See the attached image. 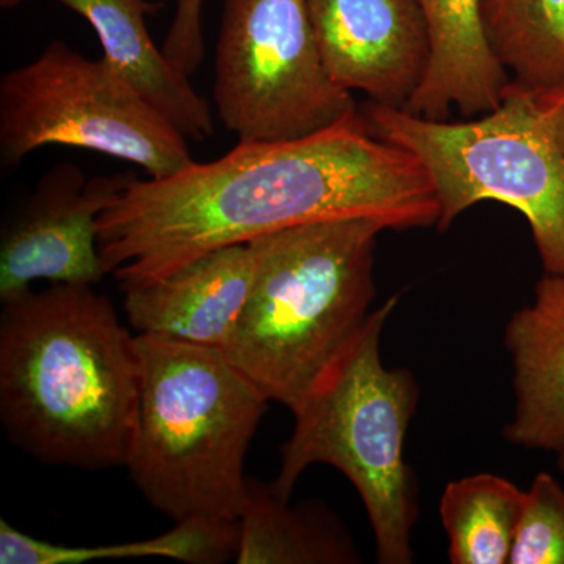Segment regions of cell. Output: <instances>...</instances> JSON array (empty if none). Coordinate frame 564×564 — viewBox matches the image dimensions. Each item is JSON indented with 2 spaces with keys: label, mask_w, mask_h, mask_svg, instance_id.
Returning a JSON list of instances; mask_svg holds the SVG:
<instances>
[{
  "label": "cell",
  "mask_w": 564,
  "mask_h": 564,
  "mask_svg": "<svg viewBox=\"0 0 564 564\" xmlns=\"http://www.w3.org/2000/svg\"><path fill=\"white\" fill-rule=\"evenodd\" d=\"M350 218L395 231L441 218L422 163L373 133L361 110L303 139L237 143L172 176L126 174L99 217V252L121 289L265 234Z\"/></svg>",
  "instance_id": "1"
},
{
  "label": "cell",
  "mask_w": 564,
  "mask_h": 564,
  "mask_svg": "<svg viewBox=\"0 0 564 564\" xmlns=\"http://www.w3.org/2000/svg\"><path fill=\"white\" fill-rule=\"evenodd\" d=\"M248 243L199 256L166 276L121 288L137 334L225 351L250 293Z\"/></svg>",
  "instance_id": "11"
},
{
  "label": "cell",
  "mask_w": 564,
  "mask_h": 564,
  "mask_svg": "<svg viewBox=\"0 0 564 564\" xmlns=\"http://www.w3.org/2000/svg\"><path fill=\"white\" fill-rule=\"evenodd\" d=\"M126 174L87 180L74 163H57L7 223L0 240V302L31 291L33 282L98 284L107 274L98 221Z\"/></svg>",
  "instance_id": "9"
},
{
  "label": "cell",
  "mask_w": 564,
  "mask_h": 564,
  "mask_svg": "<svg viewBox=\"0 0 564 564\" xmlns=\"http://www.w3.org/2000/svg\"><path fill=\"white\" fill-rule=\"evenodd\" d=\"M337 84L404 109L429 68L430 32L419 0H304Z\"/></svg>",
  "instance_id": "10"
},
{
  "label": "cell",
  "mask_w": 564,
  "mask_h": 564,
  "mask_svg": "<svg viewBox=\"0 0 564 564\" xmlns=\"http://www.w3.org/2000/svg\"><path fill=\"white\" fill-rule=\"evenodd\" d=\"M366 218L293 226L251 240V289L223 351L270 402L293 411L361 329L375 299Z\"/></svg>",
  "instance_id": "4"
},
{
  "label": "cell",
  "mask_w": 564,
  "mask_h": 564,
  "mask_svg": "<svg viewBox=\"0 0 564 564\" xmlns=\"http://www.w3.org/2000/svg\"><path fill=\"white\" fill-rule=\"evenodd\" d=\"M28 0H0L13 9ZM88 21L107 62L131 82L147 101L162 111L187 139L214 133L209 104L196 93L187 74L174 68L152 40L147 20L158 10L151 0H57Z\"/></svg>",
  "instance_id": "14"
},
{
  "label": "cell",
  "mask_w": 564,
  "mask_h": 564,
  "mask_svg": "<svg viewBox=\"0 0 564 564\" xmlns=\"http://www.w3.org/2000/svg\"><path fill=\"white\" fill-rule=\"evenodd\" d=\"M239 522L188 519L150 540L109 545H63L29 536L0 522V564H84L96 560L163 556L191 564H220L236 558Z\"/></svg>",
  "instance_id": "16"
},
{
  "label": "cell",
  "mask_w": 564,
  "mask_h": 564,
  "mask_svg": "<svg viewBox=\"0 0 564 564\" xmlns=\"http://www.w3.org/2000/svg\"><path fill=\"white\" fill-rule=\"evenodd\" d=\"M430 32L429 68L403 110L447 120L456 107L474 118L496 110L510 74L486 40L480 0H419Z\"/></svg>",
  "instance_id": "13"
},
{
  "label": "cell",
  "mask_w": 564,
  "mask_h": 564,
  "mask_svg": "<svg viewBox=\"0 0 564 564\" xmlns=\"http://www.w3.org/2000/svg\"><path fill=\"white\" fill-rule=\"evenodd\" d=\"M237 564L358 562L350 538L321 505L291 507L272 486L248 480L239 518Z\"/></svg>",
  "instance_id": "15"
},
{
  "label": "cell",
  "mask_w": 564,
  "mask_h": 564,
  "mask_svg": "<svg viewBox=\"0 0 564 564\" xmlns=\"http://www.w3.org/2000/svg\"><path fill=\"white\" fill-rule=\"evenodd\" d=\"M480 11L511 84L530 93L564 85V0H480Z\"/></svg>",
  "instance_id": "17"
},
{
  "label": "cell",
  "mask_w": 564,
  "mask_h": 564,
  "mask_svg": "<svg viewBox=\"0 0 564 564\" xmlns=\"http://www.w3.org/2000/svg\"><path fill=\"white\" fill-rule=\"evenodd\" d=\"M516 410L503 436L533 451H564V274L545 273L534 300L508 322Z\"/></svg>",
  "instance_id": "12"
},
{
  "label": "cell",
  "mask_w": 564,
  "mask_h": 564,
  "mask_svg": "<svg viewBox=\"0 0 564 564\" xmlns=\"http://www.w3.org/2000/svg\"><path fill=\"white\" fill-rule=\"evenodd\" d=\"M510 564H564V488L551 474L525 491Z\"/></svg>",
  "instance_id": "19"
},
{
  "label": "cell",
  "mask_w": 564,
  "mask_h": 564,
  "mask_svg": "<svg viewBox=\"0 0 564 564\" xmlns=\"http://www.w3.org/2000/svg\"><path fill=\"white\" fill-rule=\"evenodd\" d=\"M0 421L36 462L126 466L140 393L137 336L90 284H51L2 303Z\"/></svg>",
  "instance_id": "2"
},
{
  "label": "cell",
  "mask_w": 564,
  "mask_h": 564,
  "mask_svg": "<svg viewBox=\"0 0 564 564\" xmlns=\"http://www.w3.org/2000/svg\"><path fill=\"white\" fill-rule=\"evenodd\" d=\"M137 348L132 484L174 522H239L245 459L270 400L220 350L147 334Z\"/></svg>",
  "instance_id": "3"
},
{
  "label": "cell",
  "mask_w": 564,
  "mask_h": 564,
  "mask_svg": "<svg viewBox=\"0 0 564 564\" xmlns=\"http://www.w3.org/2000/svg\"><path fill=\"white\" fill-rule=\"evenodd\" d=\"M549 129L564 154V85L552 90L533 93Z\"/></svg>",
  "instance_id": "21"
},
{
  "label": "cell",
  "mask_w": 564,
  "mask_h": 564,
  "mask_svg": "<svg viewBox=\"0 0 564 564\" xmlns=\"http://www.w3.org/2000/svg\"><path fill=\"white\" fill-rule=\"evenodd\" d=\"M214 102L239 143L303 139L359 110L329 73L304 0H225Z\"/></svg>",
  "instance_id": "8"
},
{
  "label": "cell",
  "mask_w": 564,
  "mask_h": 564,
  "mask_svg": "<svg viewBox=\"0 0 564 564\" xmlns=\"http://www.w3.org/2000/svg\"><path fill=\"white\" fill-rule=\"evenodd\" d=\"M203 3L204 0H176V11L161 47L174 68L187 76L202 66L204 58Z\"/></svg>",
  "instance_id": "20"
},
{
  "label": "cell",
  "mask_w": 564,
  "mask_h": 564,
  "mask_svg": "<svg viewBox=\"0 0 564 564\" xmlns=\"http://www.w3.org/2000/svg\"><path fill=\"white\" fill-rule=\"evenodd\" d=\"M525 491L507 478L477 474L445 486L441 521L454 564H510Z\"/></svg>",
  "instance_id": "18"
},
{
  "label": "cell",
  "mask_w": 564,
  "mask_h": 564,
  "mask_svg": "<svg viewBox=\"0 0 564 564\" xmlns=\"http://www.w3.org/2000/svg\"><path fill=\"white\" fill-rule=\"evenodd\" d=\"M362 113L373 133L422 163L440 202L441 231L475 204H507L529 221L545 273L564 274V154L533 93L510 82L496 110L466 121L375 102Z\"/></svg>",
  "instance_id": "6"
},
{
  "label": "cell",
  "mask_w": 564,
  "mask_h": 564,
  "mask_svg": "<svg viewBox=\"0 0 564 564\" xmlns=\"http://www.w3.org/2000/svg\"><path fill=\"white\" fill-rule=\"evenodd\" d=\"M50 144L122 159L154 180L195 162L187 137L106 58L91 61L61 40L0 80L2 169Z\"/></svg>",
  "instance_id": "7"
},
{
  "label": "cell",
  "mask_w": 564,
  "mask_h": 564,
  "mask_svg": "<svg viewBox=\"0 0 564 564\" xmlns=\"http://www.w3.org/2000/svg\"><path fill=\"white\" fill-rule=\"evenodd\" d=\"M558 467H560V470H562V473H564V451L562 452V454H558Z\"/></svg>",
  "instance_id": "22"
},
{
  "label": "cell",
  "mask_w": 564,
  "mask_h": 564,
  "mask_svg": "<svg viewBox=\"0 0 564 564\" xmlns=\"http://www.w3.org/2000/svg\"><path fill=\"white\" fill-rule=\"evenodd\" d=\"M399 296L372 311L292 411L295 426L281 447L272 489L291 500L307 467L328 464L355 486L373 530L378 562H413L417 497L403 447L417 406L413 373L388 369L381 336Z\"/></svg>",
  "instance_id": "5"
}]
</instances>
